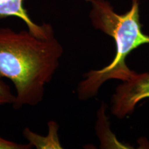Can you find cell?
I'll use <instances>...</instances> for the list:
<instances>
[{"instance_id":"obj_1","label":"cell","mask_w":149,"mask_h":149,"mask_svg":"<svg viewBox=\"0 0 149 149\" xmlns=\"http://www.w3.org/2000/svg\"><path fill=\"white\" fill-rule=\"evenodd\" d=\"M63 47L55 35L41 38L28 31L0 28V79L15 88L13 107L36 106L58 68Z\"/></svg>"},{"instance_id":"obj_2","label":"cell","mask_w":149,"mask_h":149,"mask_svg":"<svg viewBox=\"0 0 149 149\" xmlns=\"http://www.w3.org/2000/svg\"><path fill=\"white\" fill-rule=\"evenodd\" d=\"M91 3L90 19L93 26L115 40L116 52L113 61L99 70H91L83 74L77 86L78 98L88 100L95 97L104 82L109 79L124 81L136 72L126 63L128 55L143 44H149V35L142 31L139 21V0H132L130 10L123 15L115 13L106 0H86Z\"/></svg>"},{"instance_id":"obj_3","label":"cell","mask_w":149,"mask_h":149,"mask_svg":"<svg viewBox=\"0 0 149 149\" xmlns=\"http://www.w3.org/2000/svg\"><path fill=\"white\" fill-rule=\"evenodd\" d=\"M146 98H149V73H135L117 87L112 97V114L120 120L124 119Z\"/></svg>"},{"instance_id":"obj_4","label":"cell","mask_w":149,"mask_h":149,"mask_svg":"<svg viewBox=\"0 0 149 149\" xmlns=\"http://www.w3.org/2000/svg\"><path fill=\"white\" fill-rule=\"evenodd\" d=\"M8 17H15L22 19L30 32L38 37L46 38L55 35L50 24H37L33 21L24 7V0H0V19Z\"/></svg>"},{"instance_id":"obj_5","label":"cell","mask_w":149,"mask_h":149,"mask_svg":"<svg viewBox=\"0 0 149 149\" xmlns=\"http://www.w3.org/2000/svg\"><path fill=\"white\" fill-rule=\"evenodd\" d=\"M48 131L46 136H42L35 133L29 128H25L23 135L29 143L37 149H57L62 148L59 139L57 130L58 125L55 121H50L48 123Z\"/></svg>"},{"instance_id":"obj_6","label":"cell","mask_w":149,"mask_h":149,"mask_svg":"<svg viewBox=\"0 0 149 149\" xmlns=\"http://www.w3.org/2000/svg\"><path fill=\"white\" fill-rule=\"evenodd\" d=\"M15 95L11 92L9 86L0 79V105L6 104H13Z\"/></svg>"},{"instance_id":"obj_7","label":"cell","mask_w":149,"mask_h":149,"mask_svg":"<svg viewBox=\"0 0 149 149\" xmlns=\"http://www.w3.org/2000/svg\"><path fill=\"white\" fill-rule=\"evenodd\" d=\"M33 148L29 144H18L14 141L7 140L0 137V149H30Z\"/></svg>"}]
</instances>
